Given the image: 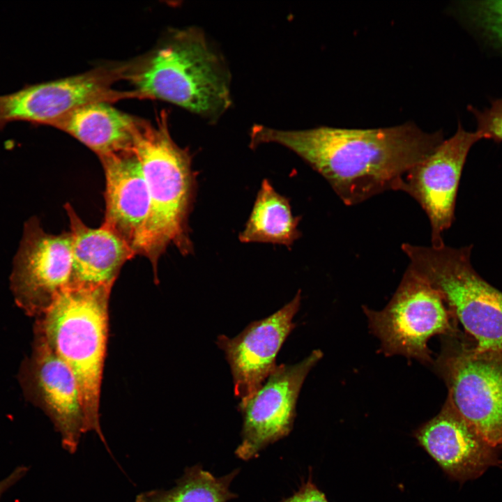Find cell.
I'll use <instances>...</instances> for the list:
<instances>
[{"instance_id":"603a6c76","label":"cell","mask_w":502,"mask_h":502,"mask_svg":"<svg viewBox=\"0 0 502 502\" xmlns=\"http://www.w3.org/2000/svg\"><path fill=\"white\" fill-rule=\"evenodd\" d=\"M28 469V467L25 466H20L6 478L0 481V499L6 491L26 474Z\"/></svg>"},{"instance_id":"8992f818","label":"cell","mask_w":502,"mask_h":502,"mask_svg":"<svg viewBox=\"0 0 502 502\" xmlns=\"http://www.w3.org/2000/svg\"><path fill=\"white\" fill-rule=\"evenodd\" d=\"M363 310L381 352L416 359L427 366L434 363L429 339L459 333L439 293L409 266L384 308L363 306Z\"/></svg>"},{"instance_id":"d6986e66","label":"cell","mask_w":502,"mask_h":502,"mask_svg":"<svg viewBox=\"0 0 502 502\" xmlns=\"http://www.w3.org/2000/svg\"><path fill=\"white\" fill-rule=\"evenodd\" d=\"M238 472L237 469L218 478L194 465L185 469L172 488L144 492L135 502H228L237 497L230 486Z\"/></svg>"},{"instance_id":"7c38bea8","label":"cell","mask_w":502,"mask_h":502,"mask_svg":"<svg viewBox=\"0 0 502 502\" xmlns=\"http://www.w3.org/2000/svg\"><path fill=\"white\" fill-rule=\"evenodd\" d=\"M418 444L452 480H476L502 468L500 450L489 443L446 400L439 413L413 432Z\"/></svg>"},{"instance_id":"8fae6325","label":"cell","mask_w":502,"mask_h":502,"mask_svg":"<svg viewBox=\"0 0 502 502\" xmlns=\"http://www.w3.org/2000/svg\"><path fill=\"white\" fill-rule=\"evenodd\" d=\"M301 291L271 315L249 324L231 338L218 336L216 344L230 366L236 397L243 401L252 395L277 366L276 356L296 327L293 317L299 309Z\"/></svg>"},{"instance_id":"4fadbf2b","label":"cell","mask_w":502,"mask_h":502,"mask_svg":"<svg viewBox=\"0 0 502 502\" xmlns=\"http://www.w3.org/2000/svg\"><path fill=\"white\" fill-rule=\"evenodd\" d=\"M13 282L22 299L44 310L67 288L72 275L70 232H45L36 218L26 224L15 257Z\"/></svg>"},{"instance_id":"5bb4252c","label":"cell","mask_w":502,"mask_h":502,"mask_svg":"<svg viewBox=\"0 0 502 502\" xmlns=\"http://www.w3.org/2000/svg\"><path fill=\"white\" fill-rule=\"evenodd\" d=\"M99 158L105 177V211L102 225L122 238L135 252L150 207L149 188L141 164L133 149Z\"/></svg>"},{"instance_id":"9a60e30c","label":"cell","mask_w":502,"mask_h":502,"mask_svg":"<svg viewBox=\"0 0 502 502\" xmlns=\"http://www.w3.org/2000/svg\"><path fill=\"white\" fill-rule=\"evenodd\" d=\"M72 241V275L69 286H113L134 249L114 231L101 225H86L69 204L65 206Z\"/></svg>"},{"instance_id":"6da1fadb","label":"cell","mask_w":502,"mask_h":502,"mask_svg":"<svg viewBox=\"0 0 502 502\" xmlns=\"http://www.w3.org/2000/svg\"><path fill=\"white\" fill-rule=\"evenodd\" d=\"M252 146L275 143L294 151L321 174L347 206L386 191H398L402 178L444 140L416 123L378 128L320 126L283 130L255 126Z\"/></svg>"},{"instance_id":"277c9868","label":"cell","mask_w":502,"mask_h":502,"mask_svg":"<svg viewBox=\"0 0 502 502\" xmlns=\"http://www.w3.org/2000/svg\"><path fill=\"white\" fill-rule=\"evenodd\" d=\"M112 287L68 286L46 307L43 323V340L77 382L85 432H95L105 445L100 402Z\"/></svg>"},{"instance_id":"7a4b0ae2","label":"cell","mask_w":502,"mask_h":502,"mask_svg":"<svg viewBox=\"0 0 502 502\" xmlns=\"http://www.w3.org/2000/svg\"><path fill=\"white\" fill-rule=\"evenodd\" d=\"M125 79L144 98L173 103L210 121L231 104L229 72L195 27L172 30L151 51L130 61Z\"/></svg>"},{"instance_id":"ac0fdd59","label":"cell","mask_w":502,"mask_h":502,"mask_svg":"<svg viewBox=\"0 0 502 502\" xmlns=\"http://www.w3.org/2000/svg\"><path fill=\"white\" fill-rule=\"evenodd\" d=\"M300 220V216L293 215L289 199L264 179L238 238L242 243H271L290 248L301 236Z\"/></svg>"},{"instance_id":"7402d4cb","label":"cell","mask_w":502,"mask_h":502,"mask_svg":"<svg viewBox=\"0 0 502 502\" xmlns=\"http://www.w3.org/2000/svg\"><path fill=\"white\" fill-rule=\"evenodd\" d=\"M280 502H328L325 494L313 482L311 469L306 481H303L294 494Z\"/></svg>"},{"instance_id":"ffe728a7","label":"cell","mask_w":502,"mask_h":502,"mask_svg":"<svg viewBox=\"0 0 502 502\" xmlns=\"http://www.w3.org/2000/svg\"><path fill=\"white\" fill-rule=\"evenodd\" d=\"M457 8L469 28L502 55V0L462 1Z\"/></svg>"},{"instance_id":"52a82bcc","label":"cell","mask_w":502,"mask_h":502,"mask_svg":"<svg viewBox=\"0 0 502 502\" xmlns=\"http://www.w3.org/2000/svg\"><path fill=\"white\" fill-rule=\"evenodd\" d=\"M432 367L448 388L446 401L502 450V360L478 352L459 333L441 337V351Z\"/></svg>"},{"instance_id":"3957f363","label":"cell","mask_w":502,"mask_h":502,"mask_svg":"<svg viewBox=\"0 0 502 502\" xmlns=\"http://www.w3.org/2000/svg\"><path fill=\"white\" fill-rule=\"evenodd\" d=\"M133 151L143 170L150 197L149 215L135 245L136 254L149 259L158 280V264L169 245L183 255L192 252L189 215L197 190L188 150L171 137L167 114L155 124L141 119Z\"/></svg>"},{"instance_id":"2e32d148","label":"cell","mask_w":502,"mask_h":502,"mask_svg":"<svg viewBox=\"0 0 502 502\" xmlns=\"http://www.w3.org/2000/svg\"><path fill=\"white\" fill-rule=\"evenodd\" d=\"M36 379L43 406L60 434L63 448L74 453L85 433L82 397L69 367L43 340Z\"/></svg>"},{"instance_id":"30bf717a","label":"cell","mask_w":502,"mask_h":502,"mask_svg":"<svg viewBox=\"0 0 502 502\" xmlns=\"http://www.w3.org/2000/svg\"><path fill=\"white\" fill-rule=\"evenodd\" d=\"M482 137L466 130L460 123L455 134L427 158L412 167L398 188L416 200L425 212L431 228V242L443 245L444 231L455 219L456 197L462 172L471 147Z\"/></svg>"},{"instance_id":"9c48e42d","label":"cell","mask_w":502,"mask_h":502,"mask_svg":"<svg viewBox=\"0 0 502 502\" xmlns=\"http://www.w3.org/2000/svg\"><path fill=\"white\" fill-rule=\"evenodd\" d=\"M322 357V351L316 349L298 363L277 365L252 395L239 402L243 427L241 441L235 450L239 459L257 457L290 433L303 382Z\"/></svg>"},{"instance_id":"44dd1931","label":"cell","mask_w":502,"mask_h":502,"mask_svg":"<svg viewBox=\"0 0 502 502\" xmlns=\"http://www.w3.org/2000/svg\"><path fill=\"white\" fill-rule=\"evenodd\" d=\"M473 114L476 123V131L482 139L502 142V98L492 100L490 106L482 110L469 107Z\"/></svg>"},{"instance_id":"ba28073f","label":"cell","mask_w":502,"mask_h":502,"mask_svg":"<svg viewBox=\"0 0 502 502\" xmlns=\"http://www.w3.org/2000/svg\"><path fill=\"white\" fill-rule=\"evenodd\" d=\"M128 61L98 66L79 75L26 85L0 95V129L15 121L51 126L72 110L88 103L142 99L136 91L112 88L125 79Z\"/></svg>"},{"instance_id":"e0dca14e","label":"cell","mask_w":502,"mask_h":502,"mask_svg":"<svg viewBox=\"0 0 502 502\" xmlns=\"http://www.w3.org/2000/svg\"><path fill=\"white\" fill-rule=\"evenodd\" d=\"M141 119L109 102H96L72 110L51 126L73 136L101 158L132 150Z\"/></svg>"},{"instance_id":"5b68a950","label":"cell","mask_w":502,"mask_h":502,"mask_svg":"<svg viewBox=\"0 0 502 502\" xmlns=\"http://www.w3.org/2000/svg\"><path fill=\"white\" fill-rule=\"evenodd\" d=\"M409 266L441 295L470 335L478 352L502 360V292L473 268L471 246H424L404 243Z\"/></svg>"}]
</instances>
